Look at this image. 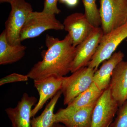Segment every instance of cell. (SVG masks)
I'll use <instances>...</instances> for the list:
<instances>
[{"label": "cell", "mask_w": 127, "mask_h": 127, "mask_svg": "<svg viewBox=\"0 0 127 127\" xmlns=\"http://www.w3.org/2000/svg\"><path fill=\"white\" fill-rule=\"evenodd\" d=\"M45 43L47 50L42 53V60L35 64L27 75L34 81L52 76L64 77L71 72L76 48L73 45L70 36L67 34L60 40L47 35Z\"/></svg>", "instance_id": "cell-1"}, {"label": "cell", "mask_w": 127, "mask_h": 127, "mask_svg": "<svg viewBox=\"0 0 127 127\" xmlns=\"http://www.w3.org/2000/svg\"><path fill=\"white\" fill-rule=\"evenodd\" d=\"M10 4L11 10L5 23V31L8 43L12 45H18L21 44V31L33 9L25 0H13Z\"/></svg>", "instance_id": "cell-2"}, {"label": "cell", "mask_w": 127, "mask_h": 127, "mask_svg": "<svg viewBox=\"0 0 127 127\" xmlns=\"http://www.w3.org/2000/svg\"><path fill=\"white\" fill-rule=\"evenodd\" d=\"M64 30V26L55 15L44 12L32 11L30 13L21 30L20 40L35 38L48 30Z\"/></svg>", "instance_id": "cell-3"}, {"label": "cell", "mask_w": 127, "mask_h": 127, "mask_svg": "<svg viewBox=\"0 0 127 127\" xmlns=\"http://www.w3.org/2000/svg\"><path fill=\"white\" fill-rule=\"evenodd\" d=\"M96 70L85 67L72 73L68 77H63L61 91L64 105H67L75 97L86 91L92 84Z\"/></svg>", "instance_id": "cell-4"}, {"label": "cell", "mask_w": 127, "mask_h": 127, "mask_svg": "<svg viewBox=\"0 0 127 127\" xmlns=\"http://www.w3.org/2000/svg\"><path fill=\"white\" fill-rule=\"evenodd\" d=\"M99 10L104 34L127 21V0H101Z\"/></svg>", "instance_id": "cell-5"}, {"label": "cell", "mask_w": 127, "mask_h": 127, "mask_svg": "<svg viewBox=\"0 0 127 127\" xmlns=\"http://www.w3.org/2000/svg\"><path fill=\"white\" fill-rule=\"evenodd\" d=\"M127 37V21L119 27L104 34L100 45L87 67L98 69L100 64L109 59L120 43Z\"/></svg>", "instance_id": "cell-6"}, {"label": "cell", "mask_w": 127, "mask_h": 127, "mask_svg": "<svg viewBox=\"0 0 127 127\" xmlns=\"http://www.w3.org/2000/svg\"><path fill=\"white\" fill-rule=\"evenodd\" d=\"M119 106L109 87L103 92L94 108L91 127H109Z\"/></svg>", "instance_id": "cell-7"}, {"label": "cell", "mask_w": 127, "mask_h": 127, "mask_svg": "<svg viewBox=\"0 0 127 127\" xmlns=\"http://www.w3.org/2000/svg\"><path fill=\"white\" fill-rule=\"evenodd\" d=\"M103 35L102 28H95L88 36L76 47V52L72 64L71 73L87 66L97 50Z\"/></svg>", "instance_id": "cell-8"}, {"label": "cell", "mask_w": 127, "mask_h": 127, "mask_svg": "<svg viewBox=\"0 0 127 127\" xmlns=\"http://www.w3.org/2000/svg\"><path fill=\"white\" fill-rule=\"evenodd\" d=\"M63 24L64 30L68 32L75 47L87 38L95 28L88 20L84 14L80 12L67 17Z\"/></svg>", "instance_id": "cell-9"}, {"label": "cell", "mask_w": 127, "mask_h": 127, "mask_svg": "<svg viewBox=\"0 0 127 127\" xmlns=\"http://www.w3.org/2000/svg\"><path fill=\"white\" fill-rule=\"evenodd\" d=\"M37 101L36 98L25 93L15 107L6 109L12 127H31L32 108Z\"/></svg>", "instance_id": "cell-10"}, {"label": "cell", "mask_w": 127, "mask_h": 127, "mask_svg": "<svg viewBox=\"0 0 127 127\" xmlns=\"http://www.w3.org/2000/svg\"><path fill=\"white\" fill-rule=\"evenodd\" d=\"M63 77L52 76L43 79L35 80L34 85L39 95V101L32 109L31 117H34L43 108L48 100L52 98L61 91L62 86Z\"/></svg>", "instance_id": "cell-11"}, {"label": "cell", "mask_w": 127, "mask_h": 127, "mask_svg": "<svg viewBox=\"0 0 127 127\" xmlns=\"http://www.w3.org/2000/svg\"><path fill=\"white\" fill-rule=\"evenodd\" d=\"M109 87L119 106L127 101V62L122 61L114 68Z\"/></svg>", "instance_id": "cell-12"}, {"label": "cell", "mask_w": 127, "mask_h": 127, "mask_svg": "<svg viewBox=\"0 0 127 127\" xmlns=\"http://www.w3.org/2000/svg\"><path fill=\"white\" fill-rule=\"evenodd\" d=\"M95 105L68 113H56L55 114L54 122L63 124L66 127H91L93 112Z\"/></svg>", "instance_id": "cell-13"}, {"label": "cell", "mask_w": 127, "mask_h": 127, "mask_svg": "<svg viewBox=\"0 0 127 127\" xmlns=\"http://www.w3.org/2000/svg\"><path fill=\"white\" fill-rule=\"evenodd\" d=\"M124 57V53L121 51L114 53L109 59L104 61L100 68L95 71L93 82L100 90L104 91L109 86L114 70L123 61Z\"/></svg>", "instance_id": "cell-14"}, {"label": "cell", "mask_w": 127, "mask_h": 127, "mask_svg": "<svg viewBox=\"0 0 127 127\" xmlns=\"http://www.w3.org/2000/svg\"><path fill=\"white\" fill-rule=\"evenodd\" d=\"M103 91L100 90L93 82L87 89L68 103L66 107L59 109L57 113L59 114L68 113L95 105Z\"/></svg>", "instance_id": "cell-15"}, {"label": "cell", "mask_w": 127, "mask_h": 127, "mask_svg": "<svg viewBox=\"0 0 127 127\" xmlns=\"http://www.w3.org/2000/svg\"><path fill=\"white\" fill-rule=\"evenodd\" d=\"M26 48L21 44L10 45L7 41L4 30L0 35V64H11L20 61L25 56Z\"/></svg>", "instance_id": "cell-16"}, {"label": "cell", "mask_w": 127, "mask_h": 127, "mask_svg": "<svg viewBox=\"0 0 127 127\" xmlns=\"http://www.w3.org/2000/svg\"><path fill=\"white\" fill-rule=\"evenodd\" d=\"M62 94L61 90L51 99L40 116L31 120V127H51L55 123L54 111L59 98Z\"/></svg>", "instance_id": "cell-17"}, {"label": "cell", "mask_w": 127, "mask_h": 127, "mask_svg": "<svg viewBox=\"0 0 127 127\" xmlns=\"http://www.w3.org/2000/svg\"><path fill=\"white\" fill-rule=\"evenodd\" d=\"M96 0H82L85 9L86 17L94 27H99L101 25L100 10L97 9Z\"/></svg>", "instance_id": "cell-18"}, {"label": "cell", "mask_w": 127, "mask_h": 127, "mask_svg": "<svg viewBox=\"0 0 127 127\" xmlns=\"http://www.w3.org/2000/svg\"><path fill=\"white\" fill-rule=\"evenodd\" d=\"M116 115L110 127H127V101L119 107Z\"/></svg>", "instance_id": "cell-19"}, {"label": "cell", "mask_w": 127, "mask_h": 127, "mask_svg": "<svg viewBox=\"0 0 127 127\" xmlns=\"http://www.w3.org/2000/svg\"><path fill=\"white\" fill-rule=\"evenodd\" d=\"M29 78L27 75L17 73H12L1 78L0 80V86L15 82L27 81H28Z\"/></svg>", "instance_id": "cell-20"}, {"label": "cell", "mask_w": 127, "mask_h": 127, "mask_svg": "<svg viewBox=\"0 0 127 127\" xmlns=\"http://www.w3.org/2000/svg\"><path fill=\"white\" fill-rule=\"evenodd\" d=\"M58 0H45L42 11L52 15L59 14L61 11L57 6Z\"/></svg>", "instance_id": "cell-21"}, {"label": "cell", "mask_w": 127, "mask_h": 127, "mask_svg": "<svg viewBox=\"0 0 127 127\" xmlns=\"http://www.w3.org/2000/svg\"><path fill=\"white\" fill-rule=\"evenodd\" d=\"M60 2L65 3L70 7H73L77 4L78 0H59Z\"/></svg>", "instance_id": "cell-22"}, {"label": "cell", "mask_w": 127, "mask_h": 127, "mask_svg": "<svg viewBox=\"0 0 127 127\" xmlns=\"http://www.w3.org/2000/svg\"><path fill=\"white\" fill-rule=\"evenodd\" d=\"M51 127H66L64 125H61L60 123H54Z\"/></svg>", "instance_id": "cell-23"}, {"label": "cell", "mask_w": 127, "mask_h": 127, "mask_svg": "<svg viewBox=\"0 0 127 127\" xmlns=\"http://www.w3.org/2000/svg\"><path fill=\"white\" fill-rule=\"evenodd\" d=\"M13 0H0V2L1 3L3 2H7V3H10Z\"/></svg>", "instance_id": "cell-24"}]
</instances>
